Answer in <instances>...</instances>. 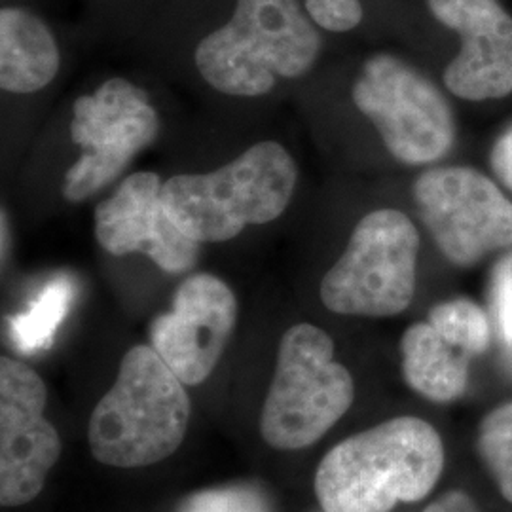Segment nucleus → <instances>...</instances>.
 Returning <instances> with one entry per match:
<instances>
[{"mask_svg": "<svg viewBox=\"0 0 512 512\" xmlns=\"http://www.w3.org/2000/svg\"><path fill=\"white\" fill-rule=\"evenodd\" d=\"M442 469L435 427L404 416L336 444L319 463L315 495L323 512H389L431 494Z\"/></svg>", "mask_w": 512, "mask_h": 512, "instance_id": "obj_1", "label": "nucleus"}, {"mask_svg": "<svg viewBox=\"0 0 512 512\" xmlns=\"http://www.w3.org/2000/svg\"><path fill=\"white\" fill-rule=\"evenodd\" d=\"M190 414L181 378L152 346H135L93 410L88 425L93 458L118 469L154 465L179 450Z\"/></svg>", "mask_w": 512, "mask_h": 512, "instance_id": "obj_2", "label": "nucleus"}, {"mask_svg": "<svg viewBox=\"0 0 512 512\" xmlns=\"http://www.w3.org/2000/svg\"><path fill=\"white\" fill-rule=\"evenodd\" d=\"M321 37L298 0H238L226 25L196 48V67L217 92L260 97L277 78L310 73Z\"/></svg>", "mask_w": 512, "mask_h": 512, "instance_id": "obj_3", "label": "nucleus"}, {"mask_svg": "<svg viewBox=\"0 0 512 512\" xmlns=\"http://www.w3.org/2000/svg\"><path fill=\"white\" fill-rule=\"evenodd\" d=\"M296 179L293 156L279 143L264 141L217 171L171 177L162 200L190 238L219 243L236 238L247 226L281 217Z\"/></svg>", "mask_w": 512, "mask_h": 512, "instance_id": "obj_4", "label": "nucleus"}, {"mask_svg": "<svg viewBox=\"0 0 512 512\" xmlns=\"http://www.w3.org/2000/svg\"><path fill=\"white\" fill-rule=\"evenodd\" d=\"M353 399V378L334 361L329 334L310 323L294 325L277 349L260 416L262 439L277 450L308 448L348 412Z\"/></svg>", "mask_w": 512, "mask_h": 512, "instance_id": "obj_5", "label": "nucleus"}, {"mask_svg": "<svg viewBox=\"0 0 512 512\" xmlns=\"http://www.w3.org/2000/svg\"><path fill=\"white\" fill-rule=\"evenodd\" d=\"M420 236L397 209L368 213L321 283V302L340 315L393 317L416 293Z\"/></svg>", "mask_w": 512, "mask_h": 512, "instance_id": "obj_6", "label": "nucleus"}, {"mask_svg": "<svg viewBox=\"0 0 512 512\" xmlns=\"http://www.w3.org/2000/svg\"><path fill=\"white\" fill-rule=\"evenodd\" d=\"M353 103L403 164H431L454 145L456 124L444 95L399 57H370L353 84Z\"/></svg>", "mask_w": 512, "mask_h": 512, "instance_id": "obj_7", "label": "nucleus"}, {"mask_svg": "<svg viewBox=\"0 0 512 512\" xmlns=\"http://www.w3.org/2000/svg\"><path fill=\"white\" fill-rule=\"evenodd\" d=\"M158 131V112L147 93L124 78H110L76 99L71 137L82 156L65 175L63 196L73 203L92 198L154 143Z\"/></svg>", "mask_w": 512, "mask_h": 512, "instance_id": "obj_8", "label": "nucleus"}, {"mask_svg": "<svg viewBox=\"0 0 512 512\" xmlns=\"http://www.w3.org/2000/svg\"><path fill=\"white\" fill-rule=\"evenodd\" d=\"M414 200L442 255L456 266H473L512 245V203L476 169H429L414 183Z\"/></svg>", "mask_w": 512, "mask_h": 512, "instance_id": "obj_9", "label": "nucleus"}, {"mask_svg": "<svg viewBox=\"0 0 512 512\" xmlns=\"http://www.w3.org/2000/svg\"><path fill=\"white\" fill-rule=\"evenodd\" d=\"M48 391L31 366L0 361V503L33 501L61 456V439L44 410Z\"/></svg>", "mask_w": 512, "mask_h": 512, "instance_id": "obj_10", "label": "nucleus"}, {"mask_svg": "<svg viewBox=\"0 0 512 512\" xmlns=\"http://www.w3.org/2000/svg\"><path fill=\"white\" fill-rule=\"evenodd\" d=\"M238 321V300L217 275H190L173 306L150 323V344L184 385L213 374Z\"/></svg>", "mask_w": 512, "mask_h": 512, "instance_id": "obj_11", "label": "nucleus"}, {"mask_svg": "<svg viewBox=\"0 0 512 512\" xmlns=\"http://www.w3.org/2000/svg\"><path fill=\"white\" fill-rule=\"evenodd\" d=\"M164 183L156 173H133L95 209L97 243L114 256L147 255L167 274H183L198 262L200 241L169 215Z\"/></svg>", "mask_w": 512, "mask_h": 512, "instance_id": "obj_12", "label": "nucleus"}, {"mask_svg": "<svg viewBox=\"0 0 512 512\" xmlns=\"http://www.w3.org/2000/svg\"><path fill=\"white\" fill-rule=\"evenodd\" d=\"M442 25L461 38V52L446 67L444 84L469 101L512 92V18L497 0H427Z\"/></svg>", "mask_w": 512, "mask_h": 512, "instance_id": "obj_13", "label": "nucleus"}, {"mask_svg": "<svg viewBox=\"0 0 512 512\" xmlns=\"http://www.w3.org/2000/svg\"><path fill=\"white\" fill-rule=\"evenodd\" d=\"M59 71V50L48 25L23 8L0 12V86L4 92L35 93Z\"/></svg>", "mask_w": 512, "mask_h": 512, "instance_id": "obj_14", "label": "nucleus"}, {"mask_svg": "<svg viewBox=\"0 0 512 512\" xmlns=\"http://www.w3.org/2000/svg\"><path fill=\"white\" fill-rule=\"evenodd\" d=\"M401 353L404 380L416 393L435 403H450L463 395L469 355L446 342L429 321L404 332Z\"/></svg>", "mask_w": 512, "mask_h": 512, "instance_id": "obj_15", "label": "nucleus"}, {"mask_svg": "<svg viewBox=\"0 0 512 512\" xmlns=\"http://www.w3.org/2000/svg\"><path fill=\"white\" fill-rule=\"evenodd\" d=\"M73 296V281L67 275L46 283L25 310L8 319L12 346L23 355H35L50 348L55 332L69 313Z\"/></svg>", "mask_w": 512, "mask_h": 512, "instance_id": "obj_16", "label": "nucleus"}, {"mask_svg": "<svg viewBox=\"0 0 512 512\" xmlns=\"http://www.w3.org/2000/svg\"><path fill=\"white\" fill-rule=\"evenodd\" d=\"M429 323L440 336L465 355H480L492 344L490 319L467 298L442 302L429 311Z\"/></svg>", "mask_w": 512, "mask_h": 512, "instance_id": "obj_17", "label": "nucleus"}, {"mask_svg": "<svg viewBox=\"0 0 512 512\" xmlns=\"http://www.w3.org/2000/svg\"><path fill=\"white\" fill-rule=\"evenodd\" d=\"M478 452L499 486L512 503V403L494 408L478 429Z\"/></svg>", "mask_w": 512, "mask_h": 512, "instance_id": "obj_18", "label": "nucleus"}, {"mask_svg": "<svg viewBox=\"0 0 512 512\" xmlns=\"http://www.w3.org/2000/svg\"><path fill=\"white\" fill-rule=\"evenodd\" d=\"M177 512H270V507L255 486L238 484L190 495Z\"/></svg>", "mask_w": 512, "mask_h": 512, "instance_id": "obj_19", "label": "nucleus"}, {"mask_svg": "<svg viewBox=\"0 0 512 512\" xmlns=\"http://www.w3.org/2000/svg\"><path fill=\"white\" fill-rule=\"evenodd\" d=\"M306 12L313 23L332 33H348L363 19L359 0H306Z\"/></svg>", "mask_w": 512, "mask_h": 512, "instance_id": "obj_20", "label": "nucleus"}, {"mask_svg": "<svg viewBox=\"0 0 512 512\" xmlns=\"http://www.w3.org/2000/svg\"><path fill=\"white\" fill-rule=\"evenodd\" d=\"M490 304L501 336L512 348V253L501 258L490 283Z\"/></svg>", "mask_w": 512, "mask_h": 512, "instance_id": "obj_21", "label": "nucleus"}, {"mask_svg": "<svg viewBox=\"0 0 512 512\" xmlns=\"http://www.w3.org/2000/svg\"><path fill=\"white\" fill-rule=\"evenodd\" d=\"M492 169L499 181L512 190V129L499 137L492 150Z\"/></svg>", "mask_w": 512, "mask_h": 512, "instance_id": "obj_22", "label": "nucleus"}, {"mask_svg": "<svg viewBox=\"0 0 512 512\" xmlns=\"http://www.w3.org/2000/svg\"><path fill=\"white\" fill-rule=\"evenodd\" d=\"M423 512H480L475 501L463 492H450L433 501Z\"/></svg>", "mask_w": 512, "mask_h": 512, "instance_id": "obj_23", "label": "nucleus"}]
</instances>
